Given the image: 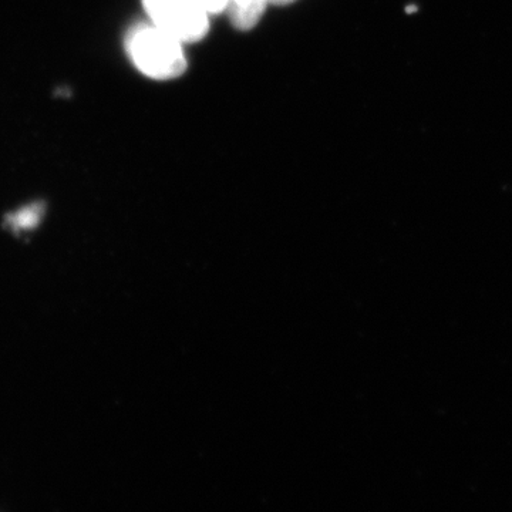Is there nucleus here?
Returning a JSON list of instances; mask_svg holds the SVG:
<instances>
[{"mask_svg": "<svg viewBox=\"0 0 512 512\" xmlns=\"http://www.w3.org/2000/svg\"><path fill=\"white\" fill-rule=\"evenodd\" d=\"M126 49L137 69L150 79H177L187 70L183 43L156 25H140L130 30Z\"/></svg>", "mask_w": 512, "mask_h": 512, "instance_id": "1", "label": "nucleus"}, {"mask_svg": "<svg viewBox=\"0 0 512 512\" xmlns=\"http://www.w3.org/2000/svg\"><path fill=\"white\" fill-rule=\"evenodd\" d=\"M153 25L180 40L200 42L210 30V13L195 0H143Z\"/></svg>", "mask_w": 512, "mask_h": 512, "instance_id": "2", "label": "nucleus"}, {"mask_svg": "<svg viewBox=\"0 0 512 512\" xmlns=\"http://www.w3.org/2000/svg\"><path fill=\"white\" fill-rule=\"evenodd\" d=\"M269 3V0H228L227 12L232 26L241 32L254 29Z\"/></svg>", "mask_w": 512, "mask_h": 512, "instance_id": "3", "label": "nucleus"}, {"mask_svg": "<svg viewBox=\"0 0 512 512\" xmlns=\"http://www.w3.org/2000/svg\"><path fill=\"white\" fill-rule=\"evenodd\" d=\"M39 217V208H25V210H22L19 212V214H16L12 221L15 222L18 227H28V225L36 224V221L39 220Z\"/></svg>", "mask_w": 512, "mask_h": 512, "instance_id": "4", "label": "nucleus"}, {"mask_svg": "<svg viewBox=\"0 0 512 512\" xmlns=\"http://www.w3.org/2000/svg\"><path fill=\"white\" fill-rule=\"evenodd\" d=\"M195 2L200 3L210 15H220L228 8V0H195Z\"/></svg>", "mask_w": 512, "mask_h": 512, "instance_id": "5", "label": "nucleus"}, {"mask_svg": "<svg viewBox=\"0 0 512 512\" xmlns=\"http://www.w3.org/2000/svg\"><path fill=\"white\" fill-rule=\"evenodd\" d=\"M269 2L275 6H288L291 5V3H295L296 0H269Z\"/></svg>", "mask_w": 512, "mask_h": 512, "instance_id": "6", "label": "nucleus"}]
</instances>
